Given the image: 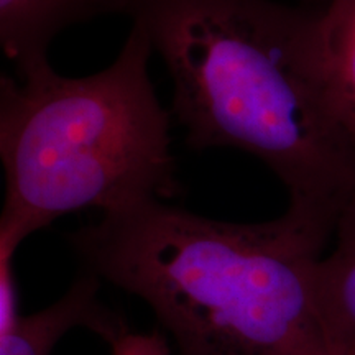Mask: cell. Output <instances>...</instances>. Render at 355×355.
I'll return each mask as SVG.
<instances>
[{
    "instance_id": "6da1fadb",
    "label": "cell",
    "mask_w": 355,
    "mask_h": 355,
    "mask_svg": "<svg viewBox=\"0 0 355 355\" xmlns=\"http://www.w3.org/2000/svg\"><path fill=\"white\" fill-rule=\"evenodd\" d=\"M144 26L194 150L234 148L286 188L288 207L336 227L355 194V146L324 71L321 7L275 0H115Z\"/></svg>"
},
{
    "instance_id": "7a4b0ae2",
    "label": "cell",
    "mask_w": 355,
    "mask_h": 355,
    "mask_svg": "<svg viewBox=\"0 0 355 355\" xmlns=\"http://www.w3.org/2000/svg\"><path fill=\"white\" fill-rule=\"evenodd\" d=\"M332 234L291 207L242 224L146 201L68 242L84 272L148 304L181 355H337L319 293Z\"/></svg>"
},
{
    "instance_id": "3957f363",
    "label": "cell",
    "mask_w": 355,
    "mask_h": 355,
    "mask_svg": "<svg viewBox=\"0 0 355 355\" xmlns=\"http://www.w3.org/2000/svg\"><path fill=\"white\" fill-rule=\"evenodd\" d=\"M152 55L132 24L117 58L94 74L0 78V242L19 248L71 212L110 214L180 194L173 115L150 78Z\"/></svg>"
},
{
    "instance_id": "277c9868",
    "label": "cell",
    "mask_w": 355,
    "mask_h": 355,
    "mask_svg": "<svg viewBox=\"0 0 355 355\" xmlns=\"http://www.w3.org/2000/svg\"><path fill=\"white\" fill-rule=\"evenodd\" d=\"M117 13L115 0H0V46L17 79L51 69V43L69 26Z\"/></svg>"
},
{
    "instance_id": "5b68a950",
    "label": "cell",
    "mask_w": 355,
    "mask_h": 355,
    "mask_svg": "<svg viewBox=\"0 0 355 355\" xmlns=\"http://www.w3.org/2000/svg\"><path fill=\"white\" fill-rule=\"evenodd\" d=\"M102 279L83 272L63 296L32 314H20L0 337V355H51L73 329H87L112 344L128 332L123 321L99 300Z\"/></svg>"
},
{
    "instance_id": "8992f818",
    "label": "cell",
    "mask_w": 355,
    "mask_h": 355,
    "mask_svg": "<svg viewBox=\"0 0 355 355\" xmlns=\"http://www.w3.org/2000/svg\"><path fill=\"white\" fill-rule=\"evenodd\" d=\"M319 293L337 343L343 349L355 344V194L337 217L332 247L319 263Z\"/></svg>"
},
{
    "instance_id": "52a82bcc",
    "label": "cell",
    "mask_w": 355,
    "mask_h": 355,
    "mask_svg": "<svg viewBox=\"0 0 355 355\" xmlns=\"http://www.w3.org/2000/svg\"><path fill=\"white\" fill-rule=\"evenodd\" d=\"M321 48L332 105L355 146V0L322 3Z\"/></svg>"
},
{
    "instance_id": "ba28073f",
    "label": "cell",
    "mask_w": 355,
    "mask_h": 355,
    "mask_svg": "<svg viewBox=\"0 0 355 355\" xmlns=\"http://www.w3.org/2000/svg\"><path fill=\"white\" fill-rule=\"evenodd\" d=\"M19 248L0 242V337L12 329L20 318L19 295H17L13 257Z\"/></svg>"
},
{
    "instance_id": "9c48e42d",
    "label": "cell",
    "mask_w": 355,
    "mask_h": 355,
    "mask_svg": "<svg viewBox=\"0 0 355 355\" xmlns=\"http://www.w3.org/2000/svg\"><path fill=\"white\" fill-rule=\"evenodd\" d=\"M112 355H171L166 340L157 332L152 334H125L110 344Z\"/></svg>"
},
{
    "instance_id": "30bf717a",
    "label": "cell",
    "mask_w": 355,
    "mask_h": 355,
    "mask_svg": "<svg viewBox=\"0 0 355 355\" xmlns=\"http://www.w3.org/2000/svg\"><path fill=\"white\" fill-rule=\"evenodd\" d=\"M337 355H355V344L349 345V347H345L343 352H339Z\"/></svg>"
},
{
    "instance_id": "8fae6325",
    "label": "cell",
    "mask_w": 355,
    "mask_h": 355,
    "mask_svg": "<svg viewBox=\"0 0 355 355\" xmlns=\"http://www.w3.org/2000/svg\"><path fill=\"white\" fill-rule=\"evenodd\" d=\"M306 2H311V3H326L327 0H306Z\"/></svg>"
}]
</instances>
